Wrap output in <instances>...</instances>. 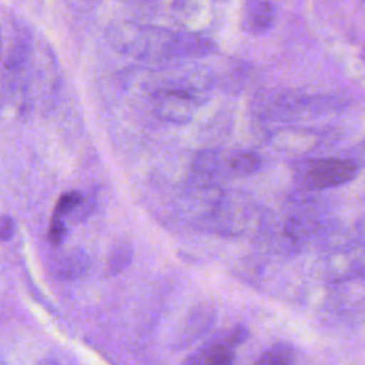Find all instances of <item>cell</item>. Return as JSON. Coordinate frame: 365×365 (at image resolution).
Segmentation results:
<instances>
[{"mask_svg":"<svg viewBox=\"0 0 365 365\" xmlns=\"http://www.w3.org/2000/svg\"><path fill=\"white\" fill-rule=\"evenodd\" d=\"M171 34L167 29L125 23L113 30V41L121 51L141 60H170Z\"/></svg>","mask_w":365,"mask_h":365,"instance_id":"1","label":"cell"},{"mask_svg":"<svg viewBox=\"0 0 365 365\" xmlns=\"http://www.w3.org/2000/svg\"><path fill=\"white\" fill-rule=\"evenodd\" d=\"M358 167L346 158L305 160L294 165V180L307 190H325L354 180Z\"/></svg>","mask_w":365,"mask_h":365,"instance_id":"2","label":"cell"},{"mask_svg":"<svg viewBox=\"0 0 365 365\" xmlns=\"http://www.w3.org/2000/svg\"><path fill=\"white\" fill-rule=\"evenodd\" d=\"M247 336V329L237 327L227 335L207 342L191 354L182 365H234V348Z\"/></svg>","mask_w":365,"mask_h":365,"instance_id":"3","label":"cell"},{"mask_svg":"<svg viewBox=\"0 0 365 365\" xmlns=\"http://www.w3.org/2000/svg\"><path fill=\"white\" fill-rule=\"evenodd\" d=\"M200 100L184 91L167 90L158 98L155 104V113L165 121L175 124H187L192 120Z\"/></svg>","mask_w":365,"mask_h":365,"instance_id":"4","label":"cell"},{"mask_svg":"<svg viewBox=\"0 0 365 365\" xmlns=\"http://www.w3.org/2000/svg\"><path fill=\"white\" fill-rule=\"evenodd\" d=\"M215 51L217 44L202 34L173 31L168 47V58H197L214 54Z\"/></svg>","mask_w":365,"mask_h":365,"instance_id":"5","label":"cell"},{"mask_svg":"<svg viewBox=\"0 0 365 365\" xmlns=\"http://www.w3.org/2000/svg\"><path fill=\"white\" fill-rule=\"evenodd\" d=\"M275 20V6L267 0H245L242 27L252 34L268 31Z\"/></svg>","mask_w":365,"mask_h":365,"instance_id":"6","label":"cell"},{"mask_svg":"<svg viewBox=\"0 0 365 365\" xmlns=\"http://www.w3.org/2000/svg\"><path fill=\"white\" fill-rule=\"evenodd\" d=\"M90 261L83 251H71L54 262L53 272L61 279H74L88 269Z\"/></svg>","mask_w":365,"mask_h":365,"instance_id":"7","label":"cell"},{"mask_svg":"<svg viewBox=\"0 0 365 365\" xmlns=\"http://www.w3.org/2000/svg\"><path fill=\"white\" fill-rule=\"evenodd\" d=\"M261 168V160L250 151L227 153V177H247Z\"/></svg>","mask_w":365,"mask_h":365,"instance_id":"8","label":"cell"},{"mask_svg":"<svg viewBox=\"0 0 365 365\" xmlns=\"http://www.w3.org/2000/svg\"><path fill=\"white\" fill-rule=\"evenodd\" d=\"M29 53H30V40L27 34H19L6 56V68L9 71H19L23 64L27 61L29 58Z\"/></svg>","mask_w":365,"mask_h":365,"instance_id":"9","label":"cell"},{"mask_svg":"<svg viewBox=\"0 0 365 365\" xmlns=\"http://www.w3.org/2000/svg\"><path fill=\"white\" fill-rule=\"evenodd\" d=\"M294 349L288 342H277L269 346L255 365H292Z\"/></svg>","mask_w":365,"mask_h":365,"instance_id":"10","label":"cell"},{"mask_svg":"<svg viewBox=\"0 0 365 365\" xmlns=\"http://www.w3.org/2000/svg\"><path fill=\"white\" fill-rule=\"evenodd\" d=\"M83 200H84V195L80 191L73 190V191L64 192L56 202L51 218L64 220V217L73 214V211L83 202Z\"/></svg>","mask_w":365,"mask_h":365,"instance_id":"11","label":"cell"},{"mask_svg":"<svg viewBox=\"0 0 365 365\" xmlns=\"http://www.w3.org/2000/svg\"><path fill=\"white\" fill-rule=\"evenodd\" d=\"M130 259H131V248L127 244H118L111 252V258H110L111 272H117L123 269L130 262Z\"/></svg>","mask_w":365,"mask_h":365,"instance_id":"12","label":"cell"},{"mask_svg":"<svg viewBox=\"0 0 365 365\" xmlns=\"http://www.w3.org/2000/svg\"><path fill=\"white\" fill-rule=\"evenodd\" d=\"M66 235V225H64V220H58V218H51L50 222V228H48V240L51 244L57 245L63 241Z\"/></svg>","mask_w":365,"mask_h":365,"instance_id":"13","label":"cell"},{"mask_svg":"<svg viewBox=\"0 0 365 365\" xmlns=\"http://www.w3.org/2000/svg\"><path fill=\"white\" fill-rule=\"evenodd\" d=\"M346 160L352 161L356 167L365 165V138L348 150Z\"/></svg>","mask_w":365,"mask_h":365,"instance_id":"14","label":"cell"},{"mask_svg":"<svg viewBox=\"0 0 365 365\" xmlns=\"http://www.w3.org/2000/svg\"><path fill=\"white\" fill-rule=\"evenodd\" d=\"M14 230H16L14 220L9 215H1L0 217V240L3 241L10 240L14 234Z\"/></svg>","mask_w":365,"mask_h":365,"instance_id":"15","label":"cell"},{"mask_svg":"<svg viewBox=\"0 0 365 365\" xmlns=\"http://www.w3.org/2000/svg\"><path fill=\"white\" fill-rule=\"evenodd\" d=\"M41 365H57L56 362H53V361H48V362H44V364H41Z\"/></svg>","mask_w":365,"mask_h":365,"instance_id":"16","label":"cell"},{"mask_svg":"<svg viewBox=\"0 0 365 365\" xmlns=\"http://www.w3.org/2000/svg\"><path fill=\"white\" fill-rule=\"evenodd\" d=\"M0 54H1V34H0Z\"/></svg>","mask_w":365,"mask_h":365,"instance_id":"17","label":"cell"}]
</instances>
